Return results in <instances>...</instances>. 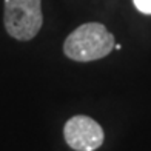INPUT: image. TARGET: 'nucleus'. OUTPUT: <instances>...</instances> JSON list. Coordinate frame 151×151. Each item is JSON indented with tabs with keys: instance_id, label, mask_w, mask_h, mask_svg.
Instances as JSON below:
<instances>
[{
	"instance_id": "obj_4",
	"label": "nucleus",
	"mask_w": 151,
	"mask_h": 151,
	"mask_svg": "<svg viewBox=\"0 0 151 151\" xmlns=\"http://www.w3.org/2000/svg\"><path fill=\"white\" fill-rule=\"evenodd\" d=\"M133 2L137 11H140L142 14L151 16V0H133Z\"/></svg>"
},
{
	"instance_id": "obj_3",
	"label": "nucleus",
	"mask_w": 151,
	"mask_h": 151,
	"mask_svg": "<svg viewBox=\"0 0 151 151\" xmlns=\"http://www.w3.org/2000/svg\"><path fill=\"white\" fill-rule=\"evenodd\" d=\"M63 136L66 143L76 151H94L105 139L104 128L88 116L71 117L65 123Z\"/></svg>"
},
{
	"instance_id": "obj_1",
	"label": "nucleus",
	"mask_w": 151,
	"mask_h": 151,
	"mask_svg": "<svg viewBox=\"0 0 151 151\" xmlns=\"http://www.w3.org/2000/svg\"><path fill=\"white\" fill-rule=\"evenodd\" d=\"M114 46V36L102 23H85L66 37L63 52L76 62H93L106 57Z\"/></svg>"
},
{
	"instance_id": "obj_2",
	"label": "nucleus",
	"mask_w": 151,
	"mask_h": 151,
	"mask_svg": "<svg viewBox=\"0 0 151 151\" xmlns=\"http://www.w3.org/2000/svg\"><path fill=\"white\" fill-rule=\"evenodd\" d=\"M5 28L11 37L28 42L42 28L40 0H5Z\"/></svg>"
}]
</instances>
